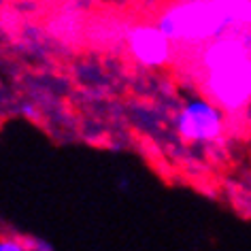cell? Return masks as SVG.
Masks as SVG:
<instances>
[{"mask_svg": "<svg viewBox=\"0 0 251 251\" xmlns=\"http://www.w3.org/2000/svg\"><path fill=\"white\" fill-rule=\"evenodd\" d=\"M158 26L175 45L200 47L251 28V0H177L162 9Z\"/></svg>", "mask_w": 251, "mask_h": 251, "instance_id": "obj_2", "label": "cell"}, {"mask_svg": "<svg viewBox=\"0 0 251 251\" xmlns=\"http://www.w3.org/2000/svg\"><path fill=\"white\" fill-rule=\"evenodd\" d=\"M226 128L228 113L204 94L187 98L175 115V132L187 145H217L224 139Z\"/></svg>", "mask_w": 251, "mask_h": 251, "instance_id": "obj_3", "label": "cell"}, {"mask_svg": "<svg viewBox=\"0 0 251 251\" xmlns=\"http://www.w3.org/2000/svg\"><path fill=\"white\" fill-rule=\"evenodd\" d=\"M30 245L20 243V238H0V251H26Z\"/></svg>", "mask_w": 251, "mask_h": 251, "instance_id": "obj_5", "label": "cell"}, {"mask_svg": "<svg viewBox=\"0 0 251 251\" xmlns=\"http://www.w3.org/2000/svg\"><path fill=\"white\" fill-rule=\"evenodd\" d=\"M200 90L228 115L251 106V39L241 32L217 36L198 51Z\"/></svg>", "mask_w": 251, "mask_h": 251, "instance_id": "obj_1", "label": "cell"}, {"mask_svg": "<svg viewBox=\"0 0 251 251\" xmlns=\"http://www.w3.org/2000/svg\"><path fill=\"white\" fill-rule=\"evenodd\" d=\"M175 43L155 24H136L126 32V49L141 68L158 71L171 64Z\"/></svg>", "mask_w": 251, "mask_h": 251, "instance_id": "obj_4", "label": "cell"}]
</instances>
